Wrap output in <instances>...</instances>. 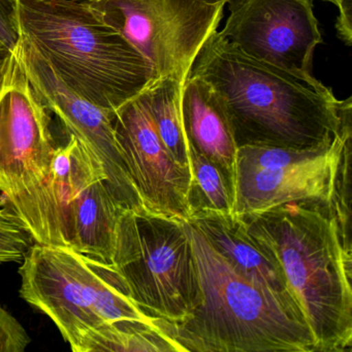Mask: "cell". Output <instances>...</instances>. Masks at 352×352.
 <instances>
[{
  "label": "cell",
  "instance_id": "1",
  "mask_svg": "<svg viewBox=\"0 0 352 352\" xmlns=\"http://www.w3.org/2000/svg\"><path fill=\"white\" fill-rule=\"evenodd\" d=\"M351 212L337 199L283 204L240 217L281 267L312 331L316 352L352 348Z\"/></svg>",
  "mask_w": 352,
  "mask_h": 352
},
{
  "label": "cell",
  "instance_id": "2",
  "mask_svg": "<svg viewBox=\"0 0 352 352\" xmlns=\"http://www.w3.org/2000/svg\"><path fill=\"white\" fill-rule=\"evenodd\" d=\"M212 86L236 147H329L341 129L340 100L241 52L221 32L208 38L191 67Z\"/></svg>",
  "mask_w": 352,
  "mask_h": 352
},
{
  "label": "cell",
  "instance_id": "3",
  "mask_svg": "<svg viewBox=\"0 0 352 352\" xmlns=\"http://www.w3.org/2000/svg\"><path fill=\"white\" fill-rule=\"evenodd\" d=\"M184 228L201 302L178 322L154 319L179 352H316L298 306L234 271L192 222L186 220Z\"/></svg>",
  "mask_w": 352,
  "mask_h": 352
},
{
  "label": "cell",
  "instance_id": "4",
  "mask_svg": "<svg viewBox=\"0 0 352 352\" xmlns=\"http://www.w3.org/2000/svg\"><path fill=\"white\" fill-rule=\"evenodd\" d=\"M24 36L61 81L106 110L147 89L157 74L147 59L89 6L65 0H17Z\"/></svg>",
  "mask_w": 352,
  "mask_h": 352
},
{
  "label": "cell",
  "instance_id": "5",
  "mask_svg": "<svg viewBox=\"0 0 352 352\" xmlns=\"http://www.w3.org/2000/svg\"><path fill=\"white\" fill-rule=\"evenodd\" d=\"M20 296L55 323L73 351L88 333L112 321L153 323L129 296L113 265L60 247L34 243L19 267Z\"/></svg>",
  "mask_w": 352,
  "mask_h": 352
},
{
  "label": "cell",
  "instance_id": "6",
  "mask_svg": "<svg viewBox=\"0 0 352 352\" xmlns=\"http://www.w3.org/2000/svg\"><path fill=\"white\" fill-rule=\"evenodd\" d=\"M113 267L148 316L178 322L201 302L197 263L184 221L124 210Z\"/></svg>",
  "mask_w": 352,
  "mask_h": 352
},
{
  "label": "cell",
  "instance_id": "7",
  "mask_svg": "<svg viewBox=\"0 0 352 352\" xmlns=\"http://www.w3.org/2000/svg\"><path fill=\"white\" fill-rule=\"evenodd\" d=\"M91 11L152 65L184 84L199 51L217 32L224 3L203 0H92Z\"/></svg>",
  "mask_w": 352,
  "mask_h": 352
},
{
  "label": "cell",
  "instance_id": "8",
  "mask_svg": "<svg viewBox=\"0 0 352 352\" xmlns=\"http://www.w3.org/2000/svg\"><path fill=\"white\" fill-rule=\"evenodd\" d=\"M56 148L49 111L11 52L0 76V192L12 209L43 186Z\"/></svg>",
  "mask_w": 352,
  "mask_h": 352
},
{
  "label": "cell",
  "instance_id": "9",
  "mask_svg": "<svg viewBox=\"0 0 352 352\" xmlns=\"http://www.w3.org/2000/svg\"><path fill=\"white\" fill-rule=\"evenodd\" d=\"M221 34L247 56L333 94L311 73L313 54L322 42L311 0H230Z\"/></svg>",
  "mask_w": 352,
  "mask_h": 352
},
{
  "label": "cell",
  "instance_id": "10",
  "mask_svg": "<svg viewBox=\"0 0 352 352\" xmlns=\"http://www.w3.org/2000/svg\"><path fill=\"white\" fill-rule=\"evenodd\" d=\"M340 133L313 157L282 168H236L234 215H255L292 201L333 203L349 190L351 98L340 100Z\"/></svg>",
  "mask_w": 352,
  "mask_h": 352
},
{
  "label": "cell",
  "instance_id": "11",
  "mask_svg": "<svg viewBox=\"0 0 352 352\" xmlns=\"http://www.w3.org/2000/svg\"><path fill=\"white\" fill-rule=\"evenodd\" d=\"M17 54L47 110L102 164L107 184L116 199L126 209L146 212L117 142L113 125L115 111L96 106L69 89L32 43L22 36Z\"/></svg>",
  "mask_w": 352,
  "mask_h": 352
},
{
  "label": "cell",
  "instance_id": "12",
  "mask_svg": "<svg viewBox=\"0 0 352 352\" xmlns=\"http://www.w3.org/2000/svg\"><path fill=\"white\" fill-rule=\"evenodd\" d=\"M113 125L145 211L182 221L190 219L191 173L172 160L140 96L115 111Z\"/></svg>",
  "mask_w": 352,
  "mask_h": 352
},
{
  "label": "cell",
  "instance_id": "13",
  "mask_svg": "<svg viewBox=\"0 0 352 352\" xmlns=\"http://www.w3.org/2000/svg\"><path fill=\"white\" fill-rule=\"evenodd\" d=\"M98 177L107 176L89 150L73 135L56 148L50 174L43 186L13 208L34 243L63 248V234L72 201Z\"/></svg>",
  "mask_w": 352,
  "mask_h": 352
},
{
  "label": "cell",
  "instance_id": "14",
  "mask_svg": "<svg viewBox=\"0 0 352 352\" xmlns=\"http://www.w3.org/2000/svg\"><path fill=\"white\" fill-rule=\"evenodd\" d=\"M181 108L189 146L221 168L236 201L238 147L217 94L205 80L189 74L182 87Z\"/></svg>",
  "mask_w": 352,
  "mask_h": 352
},
{
  "label": "cell",
  "instance_id": "15",
  "mask_svg": "<svg viewBox=\"0 0 352 352\" xmlns=\"http://www.w3.org/2000/svg\"><path fill=\"white\" fill-rule=\"evenodd\" d=\"M188 221L199 228L234 271L300 308L281 267L253 240L240 217L217 212H201Z\"/></svg>",
  "mask_w": 352,
  "mask_h": 352
},
{
  "label": "cell",
  "instance_id": "16",
  "mask_svg": "<svg viewBox=\"0 0 352 352\" xmlns=\"http://www.w3.org/2000/svg\"><path fill=\"white\" fill-rule=\"evenodd\" d=\"M127 210L104 177L90 181L76 195L63 234V248L113 265L119 218Z\"/></svg>",
  "mask_w": 352,
  "mask_h": 352
},
{
  "label": "cell",
  "instance_id": "17",
  "mask_svg": "<svg viewBox=\"0 0 352 352\" xmlns=\"http://www.w3.org/2000/svg\"><path fill=\"white\" fill-rule=\"evenodd\" d=\"M183 85L174 78H158L140 98L172 160L191 173L190 149L181 108Z\"/></svg>",
  "mask_w": 352,
  "mask_h": 352
},
{
  "label": "cell",
  "instance_id": "18",
  "mask_svg": "<svg viewBox=\"0 0 352 352\" xmlns=\"http://www.w3.org/2000/svg\"><path fill=\"white\" fill-rule=\"evenodd\" d=\"M179 352L153 323L112 321L86 336L78 352Z\"/></svg>",
  "mask_w": 352,
  "mask_h": 352
},
{
  "label": "cell",
  "instance_id": "19",
  "mask_svg": "<svg viewBox=\"0 0 352 352\" xmlns=\"http://www.w3.org/2000/svg\"><path fill=\"white\" fill-rule=\"evenodd\" d=\"M190 149L191 182L188 206L190 218L201 212L234 215V193L221 168L215 162Z\"/></svg>",
  "mask_w": 352,
  "mask_h": 352
},
{
  "label": "cell",
  "instance_id": "20",
  "mask_svg": "<svg viewBox=\"0 0 352 352\" xmlns=\"http://www.w3.org/2000/svg\"><path fill=\"white\" fill-rule=\"evenodd\" d=\"M32 244V236L3 197L0 199V265L23 261Z\"/></svg>",
  "mask_w": 352,
  "mask_h": 352
},
{
  "label": "cell",
  "instance_id": "21",
  "mask_svg": "<svg viewBox=\"0 0 352 352\" xmlns=\"http://www.w3.org/2000/svg\"><path fill=\"white\" fill-rule=\"evenodd\" d=\"M30 342L23 325L0 306V352H24Z\"/></svg>",
  "mask_w": 352,
  "mask_h": 352
},
{
  "label": "cell",
  "instance_id": "22",
  "mask_svg": "<svg viewBox=\"0 0 352 352\" xmlns=\"http://www.w3.org/2000/svg\"><path fill=\"white\" fill-rule=\"evenodd\" d=\"M21 41L17 0H0V46L16 52Z\"/></svg>",
  "mask_w": 352,
  "mask_h": 352
},
{
  "label": "cell",
  "instance_id": "23",
  "mask_svg": "<svg viewBox=\"0 0 352 352\" xmlns=\"http://www.w3.org/2000/svg\"><path fill=\"white\" fill-rule=\"evenodd\" d=\"M340 15L336 22L338 36L350 46L352 42V0H342L339 5Z\"/></svg>",
  "mask_w": 352,
  "mask_h": 352
},
{
  "label": "cell",
  "instance_id": "24",
  "mask_svg": "<svg viewBox=\"0 0 352 352\" xmlns=\"http://www.w3.org/2000/svg\"><path fill=\"white\" fill-rule=\"evenodd\" d=\"M10 53L11 52H10L8 49L3 48V46H0V76H1V73H3V67H5L6 63H7V59L8 57H9Z\"/></svg>",
  "mask_w": 352,
  "mask_h": 352
},
{
  "label": "cell",
  "instance_id": "25",
  "mask_svg": "<svg viewBox=\"0 0 352 352\" xmlns=\"http://www.w3.org/2000/svg\"><path fill=\"white\" fill-rule=\"evenodd\" d=\"M205 3H210V5H219V3H230V0H203Z\"/></svg>",
  "mask_w": 352,
  "mask_h": 352
},
{
  "label": "cell",
  "instance_id": "26",
  "mask_svg": "<svg viewBox=\"0 0 352 352\" xmlns=\"http://www.w3.org/2000/svg\"><path fill=\"white\" fill-rule=\"evenodd\" d=\"M65 1H72V3H83V5H89L92 0H65Z\"/></svg>",
  "mask_w": 352,
  "mask_h": 352
},
{
  "label": "cell",
  "instance_id": "27",
  "mask_svg": "<svg viewBox=\"0 0 352 352\" xmlns=\"http://www.w3.org/2000/svg\"><path fill=\"white\" fill-rule=\"evenodd\" d=\"M327 1L333 3V5L337 6V7H339L340 3H342V0H327Z\"/></svg>",
  "mask_w": 352,
  "mask_h": 352
}]
</instances>
